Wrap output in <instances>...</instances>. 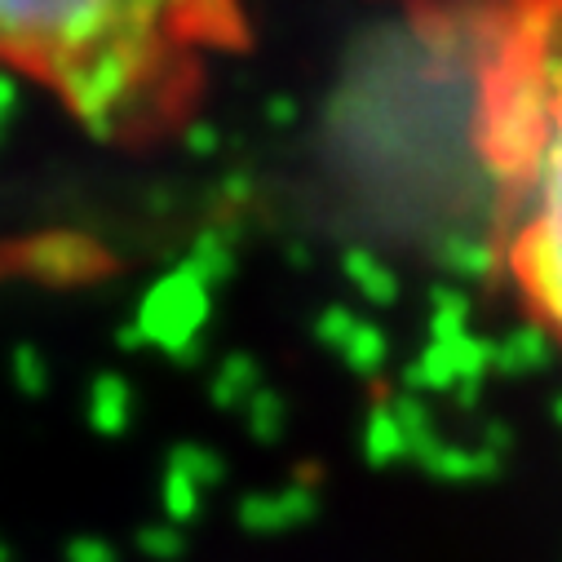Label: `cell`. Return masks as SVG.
<instances>
[{"instance_id": "obj_6", "label": "cell", "mask_w": 562, "mask_h": 562, "mask_svg": "<svg viewBox=\"0 0 562 562\" xmlns=\"http://www.w3.org/2000/svg\"><path fill=\"white\" fill-rule=\"evenodd\" d=\"M341 266H346V274H350V284H355L368 302H394V297H398V274H394L381 257H372L368 248H350Z\"/></svg>"}, {"instance_id": "obj_3", "label": "cell", "mask_w": 562, "mask_h": 562, "mask_svg": "<svg viewBox=\"0 0 562 562\" xmlns=\"http://www.w3.org/2000/svg\"><path fill=\"white\" fill-rule=\"evenodd\" d=\"M213 293L191 274V266L182 261L178 270H169L160 284L147 293L143 311H137V341H151L165 355H191L200 328L209 324V302Z\"/></svg>"}, {"instance_id": "obj_18", "label": "cell", "mask_w": 562, "mask_h": 562, "mask_svg": "<svg viewBox=\"0 0 562 562\" xmlns=\"http://www.w3.org/2000/svg\"><path fill=\"white\" fill-rule=\"evenodd\" d=\"M67 562H115V549L102 536H76L67 544Z\"/></svg>"}, {"instance_id": "obj_8", "label": "cell", "mask_w": 562, "mask_h": 562, "mask_svg": "<svg viewBox=\"0 0 562 562\" xmlns=\"http://www.w3.org/2000/svg\"><path fill=\"white\" fill-rule=\"evenodd\" d=\"M187 266H191V274L200 279V284L213 293V289H222L226 279H231V270H235V252H231L226 239H217V235H200L195 248H191V257H187Z\"/></svg>"}, {"instance_id": "obj_7", "label": "cell", "mask_w": 562, "mask_h": 562, "mask_svg": "<svg viewBox=\"0 0 562 562\" xmlns=\"http://www.w3.org/2000/svg\"><path fill=\"white\" fill-rule=\"evenodd\" d=\"M257 390H261V368L248 355H231L213 376V398L222 407H248Z\"/></svg>"}, {"instance_id": "obj_12", "label": "cell", "mask_w": 562, "mask_h": 562, "mask_svg": "<svg viewBox=\"0 0 562 562\" xmlns=\"http://www.w3.org/2000/svg\"><path fill=\"white\" fill-rule=\"evenodd\" d=\"M169 470H178V474H187L200 492L209 487V483H217L222 479V461L213 457V452H204V448H195V443H182L173 457H169Z\"/></svg>"}, {"instance_id": "obj_19", "label": "cell", "mask_w": 562, "mask_h": 562, "mask_svg": "<svg viewBox=\"0 0 562 562\" xmlns=\"http://www.w3.org/2000/svg\"><path fill=\"white\" fill-rule=\"evenodd\" d=\"M143 549L156 553V558H173V553L182 549V540H178V531H160V527H151V531H143Z\"/></svg>"}, {"instance_id": "obj_9", "label": "cell", "mask_w": 562, "mask_h": 562, "mask_svg": "<svg viewBox=\"0 0 562 562\" xmlns=\"http://www.w3.org/2000/svg\"><path fill=\"white\" fill-rule=\"evenodd\" d=\"M244 412H248V430L261 443H274L279 435H284V398H279L274 390H257Z\"/></svg>"}, {"instance_id": "obj_5", "label": "cell", "mask_w": 562, "mask_h": 562, "mask_svg": "<svg viewBox=\"0 0 562 562\" xmlns=\"http://www.w3.org/2000/svg\"><path fill=\"white\" fill-rule=\"evenodd\" d=\"M98 261V248L85 244V239H71V235H58V239H45L36 252H32V266L49 279H76L85 274L89 266Z\"/></svg>"}, {"instance_id": "obj_11", "label": "cell", "mask_w": 562, "mask_h": 562, "mask_svg": "<svg viewBox=\"0 0 562 562\" xmlns=\"http://www.w3.org/2000/svg\"><path fill=\"white\" fill-rule=\"evenodd\" d=\"M465 315H470L465 293H457V289H435V333H439V341L465 337Z\"/></svg>"}, {"instance_id": "obj_16", "label": "cell", "mask_w": 562, "mask_h": 562, "mask_svg": "<svg viewBox=\"0 0 562 562\" xmlns=\"http://www.w3.org/2000/svg\"><path fill=\"white\" fill-rule=\"evenodd\" d=\"M448 261H452L457 270H465V274H487V266H492V248H487L483 239L457 235V239H452V252H448Z\"/></svg>"}, {"instance_id": "obj_2", "label": "cell", "mask_w": 562, "mask_h": 562, "mask_svg": "<svg viewBox=\"0 0 562 562\" xmlns=\"http://www.w3.org/2000/svg\"><path fill=\"white\" fill-rule=\"evenodd\" d=\"M544 76H549V120L540 151L522 178L527 209L514 226L505 266L531 311V328L549 337V346H562V45L544 49Z\"/></svg>"}, {"instance_id": "obj_15", "label": "cell", "mask_w": 562, "mask_h": 562, "mask_svg": "<svg viewBox=\"0 0 562 562\" xmlns=\"http://www.w3.org/2000/svg\"><path fill=\"white\" fill-rule=\"evenodd\" d=\"M14 376H19V390L23 394H45V385H49V363H45V355L41 350H32V346H23L19 350V359H14Z\"/></svg>"}, {"instance_id": "obj_21", "label": "cell", "mask_w": 562, "mask_h": 562, "mask_svg": "<svg viewBox=\"0 0 562 562\" xmlns=\"http://www.w3.org/2000/svg\"><path fill=\"white\" fill-rule=\"evenodd\" d=\"M0 562H10V549H5V540H0Z\"/></svg>"}, {"instance_id": "obj_1", "label": "cell", "mask_w": 562, "mask_h": 562, "mask_svg": "<svg viewBox=\"0 0 562 562\" xmlns=\"http://www.w3.org/2000/svg\"><path fill=\"white\" fill-rule=\"evenodd\" d=\"M239 49L244 0H0V71L41 80L115 147L182 133L209 63Z\"/></svg>"}, {"instance_id": "obj_20", "label": "cell", "mask_w": 562, "mask_h": 562, "mask_svg": "<svg viewBox=\"0 0 562 562\" xmlns=\"http://www.w3.org/2000/svg\"><path fill=\"white\" fill-rule=\"evenodd\" d=\"M14 106H19V85H14V76H5V71H0V128L10 124Z\"/></svg>"}, {"instance_id": "obj_4", "label": "cell", "mask_w": 562, "mask_h": 562, "mask_svg": "<svg viewBox=\"0 0 562 562\" xmlns=\"http://www.w3.org/2000/svg\"><path fill=\"white\" fill-rule=\"evenodd\" d=\"M133 416V390L124 376H98L93 381V394H89V420L98 435H120Z\"/></svg>"}, {"instance_id": "obj_17", "label": "cell", "mask_w": 562, "mask_h": 562, "mask_svg": "<svg viewBox=\"0 0 562 562\" xmlns=\"http://www.w3.org/2000/svg\"><path fill=\"white\" fill-rule=\"evenodd\" d=\"M355 328H359V319H355L350 311H341V306H328V311L319 315V337H324L328 346H337V350L350 341Z\"/></svg>"}, {"instance_id": "obj_14", "label": "cell", "mask_w": 562, "mask_h": 562, "mask_svg": "<svg viewBox=\"0 0 562 562\" xmlns=\"http://www.w3.org/2000/svg\"><path fill=\"white\" fill-rule=\"evenodd\" d=\"M341 355H346L355 368H372V363L385 355V337H381L372 324H363V319H359V328L350 333V341L341 346Z\"/></svg>"}, {"instance_id": "obj_10", "label": "cell", "mask_w": 562, "mask_h": 562, "mask_svg": "<svg viewBox=\"0 0 562 562\" xmlns=\"http://www.w3.org/2000/svg\"><path fill=\"white\" fill-rule=\"evenodd\" d=\"M289 501H293V496H279V492H270V496H252V501L239 505V522L252 527V531H279V527H289V522H293Z\"/></svg>"}, {"instance_id": "obj_13", "label": "cell", "mask_w": 562, "mask_h": 562, "mask_svg": "<svg viewBox=\"0 0 562 562\" xmlns=\"http://www.w3.org/2000/svg\"><path fill=\"white\" fill-rule=\"evenodd\" d=\"M200 487L187 479V474H178V470H169V479H165V509H169V518H178V522H187L195 509H200Z\"/></svg>"}]
</instances>
